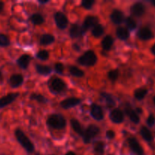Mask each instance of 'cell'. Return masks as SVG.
<instances>
[{"instance_id": "484cf974", "label": "cell", "mask_w": 155, "mask_h": 155, "mask_svg": "<svg viewBox=\"0 0 155 155\" xmlns=\"http://www.w3.org/2000/svg\"><path fill=\"white\" fill-rule=\"evenodd\" d=\"M30 21L33 23L34 25H41L44 23L45 20H44L43 16L39 13H35L31 15L30 17Z\"/></svg>"}, {"instance_id": "7402d4cb", "label": "cell", "mask_w": 155, "mask_h": 155, "mask_svg": "<svg viewBox=\"0 0 155 155\" xmlns=\"http://www.w3.org/2000/svg\"><path fill=\"white\" fill-rule=\"evenodd\" d=\"M70 124H71V127L72 128V130L75 132V133H77L78 135H79L80 136H81L84 135V130L82 129L81 125L79 123V121L76 119H71L70 120Z\"/></svg>"}, {"instance_id": "7c38bea8", "label": "cell", "mask_w": 155, "mask_h": 155, "mask_svg": "<svg viewBox=\"0 0 155 155\" xmlns=\"http://www.w3.org/2000/svg\"><path fill=\"white\" fill-rule=\"evenodd\" d=\"M52 90L56 92H61L66 88V83L60 78H55L50 84Z\"/></svg>"}, {"instance_id": "603a6c76", "label": "cell", "mask_w": 155, "mask_h": 155, "mask_svg": "<svg viewBox=\"0 0 155 155\" xmlns=\"http://www.w3.org/2000/svg\"><path fill=\"white\" fill-rule=\"evenodd\" d=\"M54 42L55 37L51 34H43L40 38V44L42 45H51Z\"/></svg>"}, {"instance_id": "bcb514c9", "label": "cell", "mask_w": 155, "mask_h": 155, "mask_svg": "<svg viewBox=\"0 0 155 155\" xmlns=\"http://www.w3.org/2000/svg\"><path fill=\"white\" fill-rule=\"evenodd\" d=\"M151 3L155 6V1H151Z\"/></svg>"}, {"instance_id": "cb8c5ba5", "label": "cell", "mask_w": 155, "mask_h": 155, "mask_svg": "<svg viewBox=\"0 0 155 155\" xmlns=\"http://www.w3.org/2000/svg\"><path fill=\"white\" fill-rule=\"evenodd\" d=\"M35 68H36V72L42 76L50 75L52 72V68L50 67L46 66V65L36 64Z\"/></svg>"}, {"instance_id": "f6af8a7d", "label": "cell", "mask_w": 155, "mask_h": 155, "mask_svg": "<svg viewBox=\"0 0 155 155\" xmlns=\"http://www.w3.org/2000/svg\"><path fill=\"white\" fill-rule=\"evenodd\" d=\"M47 2H48L47 0H46V1H39V3H40V4H45V3H47Z\"/></svg>"}, {"instance_id": "d6986e66", "label": "cell", "mask_w": 155, "mask_h": 155, "mask_svg": "<svg viewBox=\"0 0 155 155\" xmlns=\"http://www.w3.org/2000/svg\"><path fill=\"white\" fill-rule=\"evenodd\" d=\"M125 112H126V115L129 117L131 122H132L135 124H139L140 122L139 116H138V114H137V112L135 111L133 109L131 108L130 107H126V108H125Z\"/></svg>"}, {"instance_id": "6da1fadb", "label": "cell", "mask_w": 155, "mask_h": 155, "mask_svg": "<svg viewBox=\"0 0 155 155\" xmlns=\"http://www.w3.org/2000/svg\"><path fill=\"white\" fill-rule=\"evenodd\" d=\"M15 136L18 143L26 150L27 152L33 153L34 151V145L22 130L20 129L15 130Z\"/></svg>"}, {"instance_id": "e575fe53", "label": "cell", "mask_w": 155, "mask_h": 155, "mask_svg": "<svg viewBox=\"0 0 155 155\" xmlns=\"http://www.w3.org/2000/svg\"><path fill=\"white\" fill-rule=\"evenodd\" d=\"M10 39L6 35L0 33V47H7L10 45Z\"/></svg>"}, {"instance_id": "d6a6232c", "label": "cell", "mask_w": 155, "mask_h": 155, "mask_svg": "<svg viewBox=\"0 0 155 155\" xmlns=\"http://www.w3.org/2000/svg\"><path fill=\"white\" fill-rule=\"evenodd\" d=\"M119 76V71L118 69L111 70L107 73L108 79L112 82H115V80H117Z\"/></svg>"}, {"instance_id": "4dcf8cb0", "label": "cell", "mask_w": 155, "mask_h": 155, "mask_svg": "<svg viewBox=\"0 0 155 155\" xmlns=\"http://www.w3.org/2000/svg\"><path fill=\"white\" fill-rule=\"evenodd\" d=\"M91 33H92V35L94 37L99 38L103 34V33H104V28H103V26L100 25V24H97L96 27H94V28L92 29Z\"/></svg>"}, {"instance_id": "83f0119b", "label": "cell", "mask_w": 155, "mask_h": 155, "mask_svg": "<svg viewBox=\"0 0 155 155\" xmlns=\"http://www.w3.org/2000/svg\"><path fill=\"white\" fill-rule=\"evenodd\" d=\"M69 73L71 75L75 77H82L84 76V72L80 68L75 66H71L69 68Z\"/></svg>"}, {"instance_id": "8fae6325", "label": "cell", "mask_w": 155, "mask_h": 155, "mask_svg": "<svg viewBox=\"0 0 155 155\" xmlns=\"http://www.w3.org/2000/svg\"><path fill=\"white\" fill-rule=\"evenodd\" d=\"M109 119L114 124H121L124 120V114L119 109H113L109 114Z\"/></svg>"}, {"instance_id": "f35d334b", "label": "cell", "mask_w": 155, "mask_h": 155, "mask_svg": "<svg viewBox=\"0 0 155 155\" xmlns=\"http://www.w3.org/2000/svg\"><path fill=\"white\" fill-rule=\"evenodd\" d=\"M155 124V118L153 117V114H150L149 115V117H147V124L148 125V127H151L154 125Z\"/></svg>"}, {"instance_id": "ab89813d", "label": "cell", "mask_w": 155, "mask_h": 155, "mask_svg": "<svg viewBox=\"0 0 155 155\" xmlns=\"http://www.w3.org/2000/svg\"><path fill=\"white\" fill-rule=\"evenodd\" d=\"M106 136L108 139L112 140V139H113L115 138V133L114 131H112V130H108L106 133Z\"/></svg>"}, {"instance_id": "e0dca14e", "label": "cell", "mask_w": 155, "mask_h": 155, "mask_svg": "<svg viewBox=\"0 0 155 155\" xmlns=\"http://www.w3.org/2000/svg\"><path fill=\"white\" fill-rule=\"evenodd\" d=\"M84 34L82 30L81 26L77 24H74L69 29V35L72 39H76Z\"/></svg>"}, {"instance_id": "4316f807", "label": "cell", "mask_w": 155, "mask_h": 155, "mask_svg": "<svg viewBox=\"0 0 155 155\" xmlns=\"http://www.w3.org/2000/svg\"><path fill=\"white\" fill-rule=\"evenodd\" d=\"M147 94V89H144V88H140V89H136L134 92V96L136 98L137 100H141L144 99L145 96Z\"/></svg>"}, {"instance_id": "9a60e30c", "label": "cell", "mask_w": 155, "mask_h": 155, "mask_svg": "<svg viewBox=\"0 0 155 155\" xmlns=\"http://www.w3.org/2000/svg\"><path fill=\"white\" fill-rule=\"evenodd\" d=\"M131 13L135 17H141L145 12V7L141 2H135L131 7Z\"/></svg>"}, {"instance_id": "7bdbcfd3", "label": "cell", "mask_w": 155, "mask_h": 155, "mask_svg": "<svg viewBox=\"0 0 155 155\" xmlns=\"http://www.w3.org/2000/svg\"><path fill=\"white\" fill-rule=\"evenodd\" d=\"M150 50H151V52L153 53V54H155V44L153 45V46L151 47V48H150Z\"/></svg>"}, {"instance_id": "277c9868", "label": "cell", "mask_w": 155, "mask_h": 155, "mask_svg": "<svg viewBox=\"0 0 155 155\" xmlns=\"http://www.w3.org/2000/svg\"><path fill=\"white\" fill-rule=\"evenodd\" d=\"M100 133V128L96 125L88 126V128L84 132V135L82 136V139L84 144H89L93 139Z\"/></svg>"}, {"instance_id": "5bb4252c", "label": "cell", "mask_w": 155, "mask_h": 155, "mask_svg": "<svg viewBox=\"0 0 155 155\" xmlns=\"http://www.w3.org/2000/svg\"><path fill=\"white\" fill-rule=\"evenodd\" d=\"M24 83V77L21 74H13L9 80V83L12 88H18Z\"/></svg>"}, {"instance_id": "c3c4849f", "label": "cell", "mask_w": 155, "mask_h": 155, "mask_svg": "<svg viewBox=\"0 0 155 155\" xmlns=\"http://www.w3.org/2000/svg\"><path fill=\"white\" fill-rule=\"evenodd\" d=\"M35 155H40V154H39V153H36V154H35Z\"/></svg>"}, {"instance_id": "9c48e42d", "label": "cell", "mask_w": 155, "mask_h": 155, "mask_svg": "<svg viewBox=\"0 0 155 155\" xmlns=\"http://www.w3.org/2000/svg\"><path fill=\"white\" fill-rule=\"evenodd\" d=\"M81 102V100L80 98H74V97H71V98H66V99H64L63 101H62L60 102V106L61 107H62L63 109H69L71 107H74L75 106L78 105Z\"/></svg>"}, {"instance_id": "52a82bcc", "label": "cell", "mask_w": 155, "mask_h": 155, "mask_svg": "<svg viewBox=\"0 0 155 155\" xmlns=\"http://www.w3.org/2000/svg\"><path fill=\"white\" fill-rule=\"evenodd\" d=\"M128 145H129V148L132 150V152L135 153L136 155H144V150L135 138H129L128 139Z\"/></svg>"}, {"instance_id": "ee69618b", "label": "cell", "mask_w": 155, "mask_h": 155, "mask_svg": "<svg viewBox=\"0 0 155 155\" xmlns=\"http://www.w3.org/2000/svg\"><path fill=\"white\" fill-rule=\"evenodd\" d=\"M65 155H76V154L75 153L73 152V151H68V152H67Z\"/></svg>"}, {"instance_id": "f546056e", "label": "cell", "mask_w": 155, "mask_h": 155, "mask_svg": "<svg viewBox=\"0 0 155 155\" xmlns=\"http://www.w3.org/2000/svg\"><path fill=\"white\" fill-rule=\"evenodd\" d=\"M30 99L33 100V101H37L40 104H46L48 101V100L43 96V95H40V94L33 93L30 95Z\"/></svg>"}, {"instance_id": "1f68e13d", "label": "cell", "mask_w": 155, "mask_h": 155, "mask_svg": "<svg viewBox=\"0 0 155 155\" xmlns=\"http://www.w3.org/2000/svg\"><path fill=\"white\" fill-rule=\"evenodd\" d=\"M125 23H126V28L128 30H133L136 28L137 24L136 21L134 20V18H132V17H128L126 20H125Z\"/></svg>"}, {"instance_id": "ffe728a7", "label": "cell", "mask_w": 155, "mask_h": 155, "mask_svg": "<svg viewBox=\"0 0 155 155\" xmlns=\"http://www.w3.org/2000/svg\"><path fill=\"white\" fill-rule=\"evenodd\" d=\"M113 38L110 36V35H107L105 36L101 42V46L103 50L105 51H109L112 48V45H113Z\"/></svg>"}, {"instance_id": "7dc6e473", "label": "cell", "mask_w": 155, "mask_h": 155, "mask_svg": "<svg viewBox=\"0 0 155 155\" xmlns=\"http://www.w3.org/2000/svg\"><path fill=\"white\" fill-rule=\"evenodd\" d=\"M153 103H154V104H155V97L153 98Z\"/></svg>"}, {"instance_id": "4fadbf2b", "label": "cell", "mask_w": 155, "mask_h": 155, "mask_svg": "<svg viewBox=\"0 0 155 155\" xmlns=\"http://www.w3.org/2000/svg\"><path fill=\"white\" fill-rule=\"evenodd\" d=\"M110 19L114 24H121L124 21V14L119 9H114L110 15Z\"/></svg>"}, {"instance_id": "5b68a950", "label": "cell", "mask_w": 155, "mask_h": 155, "mask_svg": "<svg viewBox=\"0 0 155 155\" xmlns=\"http://www.w3.org/2000/svg\"><path fill=\"white\" fill-rule=\"evenodd\" d=\"M55 22L56 26L60 30H64L67 27L68 24V20L66 15L61 12H58L54 15Z\"/></svg>"}, {"instance_id": "60d3db41", "label": "cell", "mask_w": 155, "mask_h": 155, "mask_svg": "<svg viewBox=\"0 0 155 155\" xmlns=\"http://www.w3.org/2000/svg\"><path fill=\"white\" fill-rule=\"evenodd\" d=\"M4 6H5V4L3 2H0V14L2 12L3 9H4Z\"/></svg>"}, {"instance_id": "3957f363", "label": "cell", "mask_w": 155, "mask_h": 155, "mask_svg": "<svg viewBox=\"0 0 155 155\" xmlns=\"http://www.w3.org/2000/svg\"><path fill=\"white\" fill-rule=\"evenodd\" d=\"M97 61V54L92 50L85 51L81 56L77 59V62L79 64L84 67H92L96 64Z\"/></svg>"}, {"instance_id": "d4e9b609", "label": "cell", "mask_w": 155, "mask_h": 155, "mask_svg": "<svg viewBox=\"0 0 155 155\" xmlns=\"http://www.w3.org/2000/svg\"><path fill=\"white\" fill-rule=\"evenodd\" d=\"M140 134L142 136L143 139L145 141H147V142H152L153 141V135H152L151 132L147 127H141V130H140Z\"/></svg>"}, {"instance_id": "ba28073f", "label": "cell", "mask_w": 155, "mask_h": 155, "mask_svg": "<svg viewBox=\"0 0 155 155\" xmlns=\"http://www.w3.org/2000/svg\"><path fill=\"white\" fill-rule=\"evenodd\" d=\"M18 96H19V93L14 92V93L7 94V95L0 98V109L12 104L18 98Z\"/></svg>"}, {"instance_id": "8d00e7d4", "label": "cell", "mask_w": 155, "mask_h": 155, "mask_svg": "<svg viewBox=\"0 0 155 155\" xmlns=\"http://www.w3.org/2000/svg\"><path fill=\"white\" fill-rule=\"evenodd\" d=\"M94 3H95V1H94V0H84V1L81 2V5L85 9H91L93 7Z\"/></svg>"}, {"instance_id": "74e56055", "label": "cell", "mask_w": 155, "mask_h": 155, "mask_svg": "<svg viewBox=\"0 0 155 155\" xmlns=\"http://www.w3.org/2000/svg\"><path fill=\"white\" fill-rule=\"evenodd\" d=\"M55 71H56L57 74H62L63 73L64 71V66L62 63H56L55 64Z\"/></svg>"}, {"instance_id": "8992f818", "label": "cell", "mask_w": 155, "mask_h": 155, "mask_svg": "<svg viewBox=\"0 0 155 155\" xmlns=\"http://www.w3.org/2000/svg\"><path fill=\"white\" fill-rule=\"evenodd\" d=\"M97 24H99V19L97 17L92 16V15L88 16L85 18V20L83 22V24L81 26L84 33H86L90 28H94Z\"/></svg>"}, {"instance_id": "44dd1931", "label": "cell", "mask_w": 155, "mask_h": 155, "mask_svg": "<svg viewBox=\"0 0 155 155\" xmlns=\"http://www.w3.org/2000/svg\"><path fill=\"white\" fill-rule=\"evenodd\" d=\"M116 36L121 40H126L129 38V30L126 27H119L116 29Z\"/></svg>"}, {"instance_id": "ac0fdd59", "label": "cell", "mask_w": 155, "mask_h": 155, "mask_svg": "<svg viewBox=\"0 0 155 155\" xmlns=\"http://www.w3.org/2000/svg\"><path fill=\"white\" fill-rule=\"evenodd\" d=\"M30 59H31V58L28 54H22L21 57H19L17 59V64H18L19 68H21V69L26 70L28 68V65L30 62Z\"/></svg>"}, {"instance_id": "836d02e7", "label": "cell", "mask_w": 155, "mask_h": 155, "mask_svg": "<svg viewBox=\"0 0 155 155\" xmlns=\"http://www.w3.org/2000/svg\"><path fill=\"white\" fill-rule=\"evenodd\" d=\"M104 143L103 142H97L94 144V150L96 153L102 154L104 152Z\"/></svg>"}, {"instance_id": "f1b7e54d", "label": "cell", "mask_w": 155, "mask_h": 155, "mask_svg": "<svg viewBox=\"0 0 155 155\" xmlns=\"http://www.w3.org/2000/svg\"><path fill=\"white\" fill-rule=\"evenodd\" d=\"M100 95H101V96L105 99V101H106V104L108 107H113L114 106H115V101H114L113 98H112L109 94L106 93V92H102V93L100 94Z\"/></svg>"}, {"instance_id": "30bf717a", "label": "cell", "mask_w": 155, "mask_h": 155, "mask_svg": "<svg viewBox=\"0 0 155 155\" xmlns=\"http://www.w3.org/2000/svg\"><path fill=\"white\" fill-rule=\"evenodd\" d=\"M91 115L94 120L97 121L102 120L104 117L103 109L97 104H92V105H91Z\"/></svg>"}, {"instance_id": "2e32d148", "label": "cell", "mask_w": 155, "mask_h": 155, "mask_svg": "<svg viewBox=\"0 0 155 155\" xmlns=\"http://www.w3.org/2000/svg\"><path fill=\"white\" fill-rule=\"evenodd\" d=\"M138 37L141 40H149L153 37V33L148 27H142L138 32Z\"/></svg>"}, {"instance_id": "d590c367", "label": "cell", "mask_w": 155, "mask_h": 155, "mask_svg": "<svg viewBox=\"0 0 155 155\" xmlns=\"http://www.w3.org/2000/svg\"><path fill=\"white\" fill-rule=\"evenodd\" d=\"M36 57L41 61H46L50 57V53L46 50H40L36 53Z\"/></svg>"}, {"instance_id": "b9f144b4", "label": "cell", "mask_w": 155, "mask_h": 155, "mask_svg": "<svg viewBox=\"0 0 155 155\" xmlns=\"http://www.w3.org/2000/svg\"><path fill=\"white\" fill-rule=\"evenodd\" d=\"M3 80H4V77H3V74L2 73V71H0V84L3 83Z\"/></svg>"}, {"instance_id": "7a4b0ae2", "label": "cell", "mask_w": 155, "mask_h": 155, "mask_svg": "<svg viewBox=\"0 0 155 155\" xmlns=\"http://www.w3.org/2000/svg\"><path fill=\"white\" fill-rule=\"evenodd\" d=\"M46 124L55 130H63L66 127V120L62 114H53L47 118Z\"/></svg>"}]
</instances>
